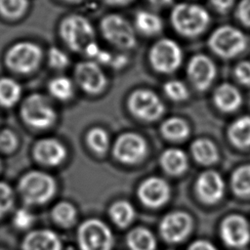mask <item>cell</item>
<instances>
[{
  "instance_id": "d6986e66",
  "label": "cell",
  "mask_w": 250,
  "mask_h": 250,
  "mask_svg": "<svg viewBox=\"0 0 250 250\" xmlns=\"http://www.w3.org/2000/svg\"><path fill=\"white\" fill-rule=\"evenodd\" d=\"M243 102L242 95L234 85L224 82L216 87L213 93L215 106L223 112H233L237 110Z\"/></svg>"
},
{
  "instance_id": "1f68e13d",
  "label": "cell",
  "mask_w": 250,
  "mask_h": 250,
  "mask_svg": "<svg viewBox=\"0 0 250 250\" xmlns=\"http://www.w3.org/2000/svg\"><path fill=\"white\" fill-rule=\"evenodd\" d=\"M87 144L93 151L99 154H103L109 147L108 134L103 128H92L87 135Z\"/></svg>"
},
{
  "instance_id": "7bdbcfd3",
  "label": "cell",
  "mask_w": 250,
  "mask_h": 250,
  "mask_svg": "<svg viewBox=\"0 0 250 250\" xmlns=\"http://www.w3.org/2000/svg\"><path fill=\"white\" fill-rule=\"evenodd\" d=\"M147 2L154 8H164L168 7L173 3V0H147Z\"/></svg>"
},
{
  "instance_id": "5bb4252c",
  "label": "cell",
  "mask_w": 250,
  "mask_h": 250,
  "mask_svg": "<svg viewBox=\"0 0 250 250\" xmlns=\"http://www.w3.org/2000/svg\"><path fill=\"white\" fill-rule=\"evenodd\" d=\"M216 75V64L207 55L195 54L187 64V76L194 89L199 92L208 90Z\"/></svg>"
},
{
  "instance_id": "d4e9b609",
  "label": "cell",
  "mask_w": 250,
  "mask_h": 250,
  "mask_svg": "<svg viewBox=\"0 0 250 250\" xmlns=\"http://www.w3.org/2000/svg\"><path fill=\"white\" fill-rule=\"evenodd\" d=\"M126 243L130 250H155L156 238L154 234L144 227H137L129 231Z\"/></svg>"
},
{
  "instance_id": "cb8c5ba5",
  "label": "cell",
  "mask_w": 250,
  "mask_h": 250,
  "mask_svg": "<svg viewBox=\"0 0 250 250\" xmlns=\"http://www.w3.org/2000/svg\"><path fill=\"white\" fill-rule=\"evenodd\" d=\"M134 27L146 36H154L163 29V21L155 13L140 10L135 14Z\"/></svg>"
},
{
  "instance_id": "ac0fdd59",
  "label": "cell",
  "mask_w": 250,
  "mask_h": 250,
  "mask_svg": "<svg viewBox=\"0 0 250 250\" xmlns=\"http://www.w3.org/2000/svg\"><path fill=\"white\" fill-rule=\"evenodd\" d=\"M33 154L42 164L57 166L64 160L66 149L61 142L55 139H43L35 145Z\"/></svg>"
},
{
  "instance_id": "9c48e42d",
  "label": "cell",
  "mask_w": 250,
  "mask_h": 250,
  "mask_svg": "<svg viewBox=\"0 0 250 250\" xmlns=\"http://www.w3.org/2000/svg\"><path fill=\"white\" fill-rule=\"evenodd\" d=\"M129 111L138 119L155 121L165 112V105L159 97L151 90L139 88L134 90L127 99Z\"/></svg>"
},
{
  "instance_id": "60d3db41",
  "label": "cell",
  "mask_w": 250,
  "mask_h": 250,
  "mask_svg": "<svg viewBox=\"0 0 250 250\" xmlns=\"http://www.w3.org/2000/svg\"><path fill=\"white\" fill-rule=\"evenodd\" d=\"M209 4L217 12L225 14L229 12L234 5L235 0H208Z\"/></svg>"
},
{
  "instance_id": "9a60e30c",
  "label": "cell",
  "mask_w": 250,
  "mask_h": 250,
  "mask_svg": "<svg viewBox=\"0 0 250 250\" xmlns=\"http://www.w3.org/2000/svg\"><path fill=\"white\" fill-rule=\"evenodd\" d=\"M220 235L226 245L243 248L250 242V225L242 215L230 214L223 219L220 225Z\"/></svg>"
},
{
  "instance_id": "e575fe53",
  "label": "cell",
  "mask_w": 250,
  "mask_h": 250,
  "mask_svg": "<svg viewBox=\"0 0 250 250\" xmlns=\"http://www.w3.org/2000/svg\"><path fill=\"white\" fill-rule=\"evenodd\" d=\"M48 63L53 69L62 70L69 65L70 59L62 49L58 47H51L48 51Z\"/></svg>"
},
{
  "instance_id": "ba28073f",
  "label": "cell",
  "mask_w": 250,
  "mask_h": 250,
  "mask_svg": "<svg viewBox=\"0 0 250 250\" xmlns=\"http://www.w3.org/2000/svg\"><path fill=\"white\" fill-rule=\"evenodd\" d=\"M148 62L152 69L158 73H173L182 64V48L173 39L161 38L150 47L148 51Z\"/></svg>"
},
{
  "instance_id": "8d00e7d4",
  "label": "cell",
  "mask_w": 250,
  "mask_h": 250,
  "mask_svg": "<svg viewBox=\"0 0 250 250\" xmlns=\"http://www.w3.org/2000/svg\"><path fill=\"white\" fill-rule=\"evenodd\" d=\"M34 221V217L30 211L25 208L18 209L13 217V223L19 229H28Z\"/></svg>"
},
{
  "instance_id": "7c38bea8",
  "label": "cell",
  "mask_w": 250,
  "mask_h": 250,
  "mask_svg": "<svg viewBox=\"0 0 250 250\" xmlns=\"http://www.w3.org/2000/svg\"><path fill=\"white\" fill-rule=\"evenodd\" d=\"M146 152V142L137 133H124L116 139L113 145V155L123 164H137L145 158Z\"/></svg>"
},
{
  "instance_id": "83f0119b",
  "label": "cell",
  "mask_w": 250,
  "mask_h": 250,
  "mask_svg": "<svg viewBox=\"0 0 250 250\" xmlns=\"http://www.w3.org/2000/svg\"><path fill=\"white\" fill-rule=\"evenodd\" d=\"M21 97V86L14 78L9 76L0 77V105L11 107Z\"/></svg>"
},
{
  "instance_id": "3957f363",
  "label": "cell",
  "mask_w": 250,
  "mask_h": 250,
  "mask_svg": "<svg viewBox=\"0 0 250 250\" xmlns=\"http://www.w3.org/2000/svg\"><path fill=\"white\" fill-rule=\"evenodd\" d=\"M42 59V48L32 41L24 40L16 42L7 50L4 62L15 73L29 74L39 67Z\"/></svg>"
},
{
  "instance_id": "30bf717a",
  "label": "cell",
  "mask_w": 250,
  "mask_h": 250,
  "mask_svg": "<svg viewBox=\"0 0 250 250\" xmlns=\"http://www.w3.org/2000/svg\"><path fill=\"white\" fill-rule=\"evenodd\" d=\"M81 250H111L113 235L105 223L98 219L86 220L78 229Z\"/></svg>"
},
{
  "instance_id": "4dcf8cb0",
  "label": "cell",
  "mask_w": 250,
  "mask_h": 250,
  "mask_svg": "<svg viewBox=\"0 0 250 250\" xmlns=\"http://www.w3.org/2000/svg\"><path fill=\"white\" fill-rule=\"evenodd\" d=\"M28 8V0H0V16L9 21L21 19Z\"/></svg>"
},
{
  "instance_id": "603a6c76",
  "label": "cell",
  "mask_w": 250,
  "mask_h": 250,
  "mask_svg": "<svg viewBox=\"0 0 250 250\" xmlns=\"http://www.w3.org/2000/svg\"><path fill=\"white\" fill-rule=\"evenodd\" d=\"M228 138L237 148L250 147V116L243 115L235 119L228 129Z\"/></svg>"
},
{
  "instance_id": "bcb514c9",
  "label": "cell",
  "mask_w": 250,
  "mask_h": 250,
  "mask_svg": "<svg viewBox=\"0 0 250 250\" xmlns=\"http://www.w3.org/2000/svg\"><path fill=\"white\" fill-rule=\"evenodd\" d=\"M0 170H1V161H0Z\"/></svg>"
},
{
  "instance_id": "4fadbf2b",
  "label": "cell",
  "mask_w": 250,
  "mask_h": 250,
  "mask_svg": "<svg viewBox=\"0 0 250 250\" xmlns=\"http://www.w3.org/2000/svg\"><path fill=\"white\" fill-rule=\"evenodd\" d=\"M193 221L184 211H173L165 215L159 224L161 237L168 243H180L191 232Z\"/></svg>"
},
{
  "instance_id": "f1b7e54d",
  "label": "cell",
  "mask_w": 250,
  "mask_h": 250,
  "mask_svg": "<svg viewBox=\"0 0 250 250\" xmlns=\"http://www.w3.org/2000/svg\"><path fill=\"white\" fill-rule=\"evenodd\" d=\"M135 209L127 200H117L109 208L111 221L119 228H127L135 218Z\"/></svg>"
},
{
  "instance_id": "74e56055",
  "label": "cell",
  "mask_w": 250,
  "mask_h": 250,
  "mask_svg": "<svg viewBox=\"0 0 250 250\" xmlns=\"http://www.w3.org/2000/svg\"><path fill=\"white\" fill-rule=\"evenodd\" d=\"M233 75L238 83L250 87V62L241 61L237 62L233 69Z\"/></svg>"
},
{
  "instance_id": "ab89813d",
  "label": "cell",
  "mask_w": 250,
  "mask_h": 250,
  "mask_svg": "<svg viewBox=\"0 0 250 250\" xmlns=\"http://www.w3.org/2000/svg\"><path fill=\"white\" fill-rule=\"evenodd\" d=\"M235 17L240 23L250 28V0H240L236 6Z\"/></svg>"
},
{
  "instance_id": "f35d334b",
  "label": "cell",
  "mask_w": 250,
  "mask_h": 250,
  "mask_svg": "<svg viewBox=\"0 0 250 250\" xmlns=\"http://www.w3.org/2000/svg\"><path fill=\"white\" fill-rule=\"evenodd\" d=\"M18 146V138L11 130L0 132V149L4 152H12Z\"/></svg>"
},
{
  "instance_id": "7402d4cb",
  "label": "cell",
  "mask_w": 250,
  "mask_h": 250,
  "mask_svg": "<svg viewBox=\"0 0 250 250\" xmlns=\"http://www.w3.org/2000/svg\"><path fill=\"white\" fill-rule=\"evenodd\" d=\"M190 152L194 160L201 165L209 166L219 160V151L217 146L209 139L200 138L192 142Z\"/></svg>"
},
{
  "instance_id": "7a4b0ae2",
  "label": "cell",
  "mask_w": 250,
  "mask_h": 250,
  "mask_svg": "<svg viewBox=\"0 0 250 250\" xmlns=\"http://www.w3.org/2000/svg\"><path fill=\"white\" fill-rule=\"evenodd\" d=\"M170 22L178 34L194 38L208 28L211 17L208 11L198 4L179 3L171 10Z\"/></svg>"
},
{
  "instance_id": "8992f818",
  "label": "cell",
  "mask_w": 250,
  "mask_h": 250,
  "mask_svg": "<svg viewBox=\"0 0 250 250\" xmlns=\"http://www.w3.org/2000/svg\"><path fill=\"white\" fill-rule=\"evenodd\" d=\"M100 30L104 38L118 49L131 50L137 45L135 27L119 14L105 15L100 21Z\"/></svg>"
},
{
  "instance_id": "ffe728a7",
  "label": "cell",
  "mask_w": 250,
  "mask_h": 250,
  "mask_svg": "<svg viewBox=\"0 0 250 250\" xmlns=\"http://www.w3.org/2000/svg\"><path fill=\"white\" fill-rule=\"evenodd\" d=\"M22 250H62L59 235L49 229L29 232L23 240Z\"/></svg>"
},
{
  "instance_id": "52a82bcc",
  "label": "cell",
  "mask_w": 250,
  "mask_h": 250,
  "mask_svg": "<svg viewBox=\"0 0 250 250\" xmlns=\"http://www.w3.org/2000/svg\"><path fill=\"white\" fill-rule=\"evenodd\" d=\"M21 115L27 125L36 129L49 128L57 119V112L50 100L38 93L30 94L23 100Z\"/></svg>"
},
{
  "instance_id": "8fae6325",
  "label": "cell",
  "mask_w": 250,
  "mask_h": 250,
  "mask_svg": "<svg viewBox=\"0 0 250 250\" xmlns=\"http://www.w3.org/2000/svg\"><path fill=\"white\" fill-rule=\"evenodd\" d=\"M75 83L90 96L102 94L107 87V77L100 63L93 60L81 61L73 70Z\"/></svg>"
},
{
  "instance_id": "d6a6232c",
  "label": "cell",
  "mask_w": 250,
  "mask_h": 250,
  "mask_svg": "<svg viewBox=\"0 0 250 250\" xmlns=\"http://www.w3.org/2000/svg\"><path fill=\"white\" fill-rule=\"evenodd\" d=\"M75 207L68 202H60L52 210V217L56 223L62 227L71 226L76 220Z\"/></svg>"
},
{
  "instance_id": "ee69618b",
  "label": "cell",
  "mask_w": 250,
  "mask_h": 250,
  "mask_svg": "<svg viewBox=\"0 0 250 250\" xmlns=\"http://www.w3.org/2000/svg\"><path fill=\"white\" fill-rule=\"evenodd\" d=\"M105 4L109 6H126L132 3L134 0H103Z\"/></svg>"
},
{
  "instance_id": "b9f144b4",
  "label": "cell",
  "mask_w": 250,
  "mask_h": 250,
  "mask_svg": "<svg viewBox=\"0 0 250 250\" xmlns=\"http://www.w3.org/2000/svg\"><path fill=\"white\" fill-rule=\"evenodd\" d=\"M187 250H218L217 247L208 240L198 239L193 241Z\"/></svg>"
},
{
  "instance_id": "d590c367",
  "label": "cell",
  "mask_w": 250,
  "mask_h": 250,
  "mask_svg": "<svg viewBox=\"0 0 250 250\" xmlns=\"http://www.w3.org/2000/svg\"><path fill=\"white\" fill-rule=\"evenodd\" d=\"M14 192L6 183L0 182V218L4 216L14 204Z\"/></svg>"
},
{
  "instance_id": "6da1fadb",
  "label": "cell",
  "mask_w": 250,
  "mask_h": 250,
  "mask_svg": "<svg viewBox=\"0 0 250 250\" xmlns=\"http://www.w3.org/2000/svg\"><path fill=\"white\" fill-rule=\"evenodd\" d=\"M59 34L63 44L72 52L95 60L101 49L96 41V31L91 21L82 15L65 16L60 22Z\"/></svg>"
},
{
  "instance_id": "5b68a950",
  "label": "cell",
  "mask_w": 250,
  "mask_h": 250,
  "mask_svg": "<svg viewBox=\"0 0 250 250\" xmlns=\"http://www.w3.org/2000/svg\"><path fill=\"white\" fill-rule=\"evenodd\" d=\"M56 182L47 173L31 171L22 176L19 184V190L22 199L33 205L48 202L56 192Z\"/></svg>"
},
{
  "instance_id": "4316f807",
  "label": "cell",
  "mask_w": 250,
  "mask_h": 250,
  "mask_svg": "<svg viewBox=\"0 0 250 250\" xmlns=\"http://www.w3.org/2000/svg\"><path fill=\"white\" fill-rule=\"evenodd\" d=\"M232 192L241 198L250 197V164L237 167L230 177Z\"/></svg>"
},
{
  "instance_id": "836d02e7",
  "label": "cell",
  "mask_w": 250,
  "mask_h": 250,
  "mask_svg": "<svg viewBox=\"0 0 250 250\" xmlns=\"http://www.w3.org/2000/svg\"><path fill=\"white\" fill-rule=\"evenodd\" d=\"M163 91L167 98L173 102H184L189 97V92L186 84L180 80L172 79L163 85Z\"/></svg>"
},
{
  "instance_id": "2e32d148",
  "label": "cell",
  "mask_w": 250,
  "mask_h": 250,
  "mask_svg": "<svg viewBox=\"0 0 250 250\" xmlns=\"http://www.w3.org/2000/svg\"><path fill=\"white\" fill-rule=\"evenodd\" d=\"M137 194L140 201L146 207L159 208L168 202L171 188L164 179L149 177L140 184Z\"/></svg>"
},
{
  "instance_id": "44dd1931",
  "label": "cell",
  "mask_w": 250,
  "mask_h": 250,
  "mask_svg": "<svg viewBox=\"0 0 250 250\" xmlns=\"http://www.w3.org/2000/svg\"><path fill=\"white\" fill-rule=\"evenodd\" d=\"M161 168L171 176H180L184 174L188 167V159L185 151L180 148H167L159 158Z\"/></svg>"
},
{
  "instance_id": "f546056e",
  "label": "cell",
  "mask_w": 250,
  "mask_h": 250,
  "mask_svg": "<svg viewBox=\"0 0 250 250\" xmlns=\"http://www.w3.org/2000/svg\"><path fill=\"white\" fill-rule=\"evenodd\" d=\"M48 91L55 99L66 102L69 101L74 95V84L72 80L63 75L53 77L48 83Z\"/></svg>"
},
{
  "instance_id": "f6af8a7d",
  "label": "cell",
  "mask_w": 250,
  "mask_h": 250,
  "mask_svg": "<svg viewBox=\"0 0 250 250\" xmlns=\"http://www.w3.org/2000/svg\"><path fill=\"white\" fill-rule=\"evenodd\" d=\"M60 1H62V2H65V3H70V4H77V3H80L84 0H60Z\"/></svg>"
},
{
  "instance_id": "484cf974",
  "label": "cell",
  "mask_w": 250,
  "mask_h": 250,
  "mask_svg": "<svg viewBox=\"0 0 250 250\" xmlns=\"http://www.w3.org/2000/svg\"><path fill=\"white\" fill-rule=\"evenodd\" d=\"M160 132L164 138L170 141H183L189 135L188 123L181 117H169L160 126Z\"/></svg>"
},
{
  "instance_id": "e0dca14e",
  "label": "cell",
  "mask_w": 250,
  "mask_h": 250,
  "mask_svg": "<svg viewBox=\"0 0 250 250\" xmlns=\"http://www.w3.org/2000/svg\"><path fill=\"white\" fill-rule=\"evenodd\" d=\"M194 188L201 202L213 205L223 198L225 193V182L218 172L207 170L198 176L195 181Z\"/></svg>"
},
{
  "instance_id": "277c9868",
  "label": "cell",
  "mask_w": 250,
  "mask_h": 250,
  "mask_svg": "<svg viewBox=\"0 0 250 250\" xmlns=\"http://www.w3.org/2000/svg\"><path fill=\"white\" fill-rule=\"evenodd\" d=\"M209 49L218 57L229 60L242 54L247 47L245 34L237 27L225 24L217 27L208 37Z\"/></svg>"
}]
</instances>
